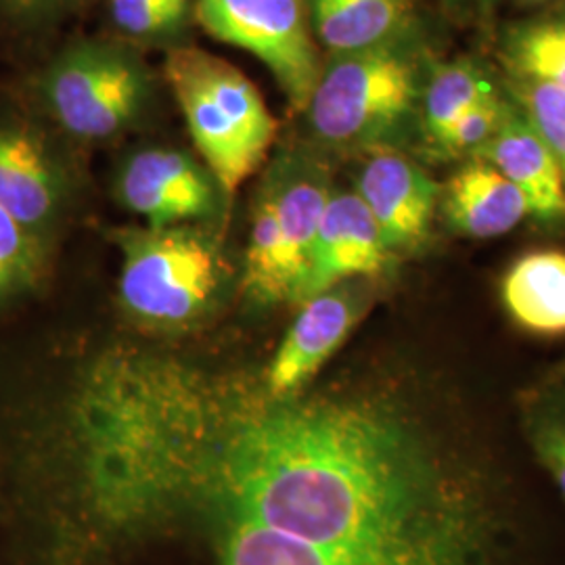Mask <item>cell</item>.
Returning <instances> with one entry per match:
<instances>
[{
	"mask_svg": "<svg viewBox=\"0 0 565 565\" xmlns=\"http://www.w3.org/2000/svg\"><path fill=\"white\" fill-rule=\"evenodd\" d=\"M520 111L559 163L565 181V93L545 82L513 76Z\"/></svg>",
	"mask_w": 565,
	"mask_h": 565,
	"instance_id": "cell-23",
	"label": "cell"
},
{
	"mask_svg": "<svg viewBox=\"0 0 565 565\" xmlns=\"http://www.w3.org/2000/svg\"><path fill=\"white\" fill-rule=\"evenodd\" d=\"M377 224L385 247L398 254L419 252L429 239L443 184L396 149L371 151L356 179V191Z\"/></svg>",
	"mask_w": 565,
	"mask_h": 565,
	"instance_id": "cell-7",
	"label": "cell"
},
{
	"mask_svg": "<svg viewBox=\"0 0 565 565\" xmlns=\"http://www.w3.org/2000/svg\"><path fill=\"white\" fill-rule=\"evenodd\" d=\"M438 212L455 235L467 239L503 237L530 216L520 189L480 158H469L446 182Z\"/></svg>",
	"mask_w": 565,
	"mask_h": 565,
	"instance_id": "cell-11",
	"label": "cell"
},
{
	"mask_svg": "<svg viewBox=\"0 0 565 565\" xmlns=\"http://www.w3.org/2000/svg\"><path fill=\"white\" fill-rule=\"evenodd\" d=\"M513 182L527 203L530 216L545 224L565 221L562 168L520 109H511L503 128L478 156Z\"/></svg>",
	"mask_w": 565,
	"mask_h": 565,
	"instance_id": "cell-12",
	"label": "cell"
},
{
	"mask_svg": "<svg viewBox=\"0 0 565 565\" xmlns=\"http://www.w3.org/2000/svg\"><path fill=\"white\" fill-rule=\"evenodd\" d=\"M419 99V61L396 42L333 55L303 114L327 147L377 151L401 141Z\"/></svg>",
	"mask_w": 565,
	"mask_h": 565,
	"instance_id": "cell-2",
	"label": "cell"
},
{
	"mask_svg": "<svg viewBox=\"0 0 565 565\" xmlns=\"http://www.w3.org/2000/svg\"><path fill=\"white\" fill-rule=\"evenodd\" d=\"M505 60L513 76L545 82L565 93V20L515 25L507 36Z\"/></svg>",
	"mask_w": 565,
	"mask_h": 565,
	"instance_id": "cell-20",
	"label": "cell"
},
{
	"mask_svg": "<svg viewBox=\"0 0 565 565\" xmlns=\"http://www.w3.org/2000/svg\"><path fill=\"white\" fill-rule=\"evenodd\" d=\"M518 419L534 461L565 501V382L546 375L518 394Z\"/></svg>",
	"mask_w": 565,
	"mask_h": 565,
	"instance_id": "cell-18",
	"label": "cell"
},
{
	"mask_svg": "<svg viewBox=\"0 0 565 565\" xmlns=\"http://www.w3.org/2000/svg\"><path fill=\"white\" fill-rule=\"evenodd\" d=\"M189 7L163 4L156 0H111V15L130 36H162L181 28Z\"/></svg>",
	"mask_w": 565,
	"mask_h": 565,
	"instance_id": "cell-24",
	"label": "cell"
},
{
	"mask_svg": "<svg viewBox=\"0 0 565 565\" xmlns=\"http://www.w3.org/2000/svg\"><path fill=\"white\" fill-rule=\"evenodd\" d=\"M156 2H163V4H179V7H189V0H156Z\"/></svg>",
	"mask_w": 565,
	"mask_h": 565,
	"instance_id": "cell-27",
	"label": "cell"
},
{
	"mask_svg": "<svg viewBox=\"0 0 565 565\" xmlns=\"http://www.w3.org/2000/svg\"><path fill=\"white\" fill-rule=\"evenodd\" d=\"M121 202L151 228L184 226L210 218L218 203V184L207 168L177 149H145L121 168Z\"/></svg>",
	"mask_w": 565,
	"mask_h": 565,
	"instance_id": "cell-8",
	"label": "cell"
},
{
	"mask_svg": "<svg viewBox=\"0 0 565 565\" xmlns=\"http://www.w3.org/2000/svg\"><path fill=\"white\" fill-rule=\"evenodd\" d=\"M492 95L497 93L478 65L469 61L440 65L422 93V124L427 145L440 139L465 111Z\"/></svg>",
	"mask_w": 565,
	"mask_h": 565,
	"instance_id": "cell-19",
	"label": "cell"
},
{
	"mask_svg": "<svg viewBox=\"0 0 565 565\" xmlns=\"http://www.w3.org/2000/svg\"><path fill=\"white\" fill-rule=\"evenodd\" d=\"M315 34L333 55L403 42L413 21L408 0H308Z\"/></svg>",
	"mask_w": 565,
	"mask_h": 565,
	"instance_id": "cell-16",
	"label": "cell"
},
{
	"mask_svg": "<svg viewBox=\"0 0 565 565\" xmlns=\"http://www.w3.org/2000/svg\"><path fill=\"white\" fill-rule=\"evenodd\" d=\"M511 105L503 102L499 95H492L484 102L473 105L455 121L440 139L429 145L431 153L438 158H463L478 156L503 128L507 116L511 114Z\"/></svg>",
	"mask_w": 565,
	"mask_h": 565,
	"instance_id": "cell-22",
	"label": "cell"
},
{
	"mask_svg": "<svg viewBox=\"0 0 565 565\" xmlns=\"http://www.w3.org/2000/svg\"><path fill=\"white\" fill-rule=\"evenodd\" d=\"M46 266V239L0 210V303L32 291Z\"/></svg>",
	"mask_w": 565,
	"mask_h": 565,
	"instance_id": "cell-21",
	"label": "cell"
},
{
	"mask_svg": "<svg viewBox=\"0 0 565 565\" xmlns=\"http://www.w3.org/2000/svg\"><path fill=\"white\" fill-rule=\"evenodd\" d=\"M0 2L9 13L23 18V20H32V18H41L46 11L60 7L63 0H0Z\"/></svg>",
	"mask_w": 565,
	"mask_h": 565,
	"instance_id": "cell-25",
	"label": "cell"
},
{
	"mask_svg": "<svg viewBox=\"0 0 565 565\" xmlns=\"http://www.w3.org/2000/svg\"><path fill=\"white\" fill-rule=\"evenodd\" d=\"M65 200V174L39 130L0 120V210L46 237Z\"/></svg>",
	"mask_w": 565,
	"mask_h": 565,
	"instance_id": "cell-10",
	"label": "cell"
},
{
	"mask_svg": "<svg viewBox=\"0 0 565 565\" xmlns=\"http://www.w3.org/2000/svg\"><path fill=\"white\" fill-rule=\"evenodd\" d=\"M218 565H469L312 545L237 518H218Z\"/></svg>",
	"mask_w": 565,
	"mask_h": 565,
	"instance_id": "cell-14",
	"label": "cell"
},
{
	"mask_svg": "<svg viewBox=\"0 0 565 565\" xmlns=\"http://www.w3.org/2000/svg\"><path fill=\"white\" fill-rule=\"evenodd\" d=\"M42 103L65 132L105 141L139 120L151 76L135 53L111 42H78L42 72Z\"/></svg>",
	"mask_w": 565,
	"mask_h": 565,
	"instance_id": "cell-4",
	"label": "cell"
},
{
	"mask_svg": "<svg viewBox=\"0 0 565 565\" xmlns=\"http://www.w3.org/2000/svg\"><path fill=\"white\" fill-rule=\"evenodd\" d=\"M373 287L371 279H352L300 303L296 321L266 369L264 390L273 396L302 392L369 312L375 302Z\"/></svg>",
	"mask_w": 565,
	"mask_h": 565,
	"instance_id": "cell-6",
	"label": "cell"
},
{
	"mask_svg": "<svg viewBox=\"0 0 565 565\" xmlns=\"http://www.w3.org/2000/svg\"><path fill=\"white\" fill-rule=\"evenodd\" d=\"M163 76L221 193L235 195L277 137V120L260 90L235 65L195 46L172 49Z\"/></svg>",
	"mask_w": 565,
	"mask_h": 565,
	"instance_id": "cell-1",
	"label": "cell"
},
{
	"mask_svg": "<svg viewBox=\"0 0 565 565\" xmlns=\"http://www.w3.org/2000/svg\"><path fill=\"white\" fill-rule=\"evenodd\" d=\"M120 300L145 324L182 327L210 310L223 282V258L207 235L184 224L120 228Z\"/></svg>",
	"mask_w": 565,
	"mask_h": 565,
	"instance_id": "cell-3",
	"label": "cell"
},
{
	"mask_svg": "<svg viewBox=\"0 0 565 565\" xmlns=\"http://www.w3.org/2000/svg\"><path fill=\"white\" fill-rule=\"evenodd\" d=\"M501 302L525 333L565 335V252L539 249L518 258L501 279Z\"/></svg>",
	"mask_w": 565,
	"mask_h": 565,
	"instance_id": "cell-15",
	"label": "cell"
},
{
	"mask_svg": "<svg viewBox=\"0 0 565 565\" xmlns=\"http://www.w3.org/2000/svg\"><path fill=\"white\" fill-rule=\"evenodd\" d=\"M263 189L275 205L282 239L302 287L312 243L333 195L329 168L310 156L291 153L270 170Z\"/></svg>",
	"mask_w": 565,
	"mask_h": 565,
	"instance_id": "cell-13",
	"label": "cell"
},
{
	"mask_svg": "<svg viewBox=\"0 0 565 565\" xmlns=\"http://www.w3.org/2000/svg\"><path fill=\"white\" fill-rule=\"evenodd\" d=\"M203 30L263 61L289 111L303 114L321 76L303 0H195Z\"/></svg>",
	"mask_w": 565,
	"mask_h": 565,
	"instance_id": "cell-5",
	"label": "cell"
},
{
	"mask_svg": "<svg viewBox=\"0 0 565 565\" xmlns=\"http://www.w3.org/2000/svg\"><path fill=\"white\" fill-rule=\"evenodd\" d=\"M548 375H553V377H557V380H564L565 382V361L564 363L559 364L553 373H548Z\"/></svg>",
	"mask_w": 565,
	"mask_h": 565,
	"instance_id": "cell-26",
	"label": "cell"
},
{
	"mask_svg": "<svg viewBox=\"0 0 565 565\" xmlns=\"http://www.w3.org/2000/svg\"><path fill=\"white\" fill-rule=\"evenodd\" d=\"M243 287L260 303H296L300 287V277L289 258L275 205L264 189L254 205Z\"/></svg>",
	"mask_w": 565,
	"mask_h": 565,
	"instance_id": "cell-17",
	"label": "cell"
},
{
	"mask_svg": "<svg viewBox=\"0 0 565 565\" xmlns=\"http://www.w3.org/2000/svg\"><path fill=\"white\" fill-rule=\"evenodd\" d=\"M392 263L394 256L385 247L384 237L363 200L354 191L333 193L312 243L296 303L300 306L343 281H377Z\"/></svg>",
	"mask_w": 565,
	"mask_h": 565,
	"instance_id": "cell-9",
	"label": "cell"
}]
</instances>
